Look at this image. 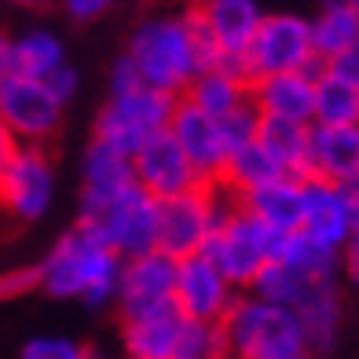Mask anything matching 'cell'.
Returning <instances> with one entry per match:
<instances>
[{
  "instance_id": "cell-1",
  "label": "cell",
  "mask_w": 359,
  "mask_h": 359,
  "mask_svg": "<svg viewBox=\"0 0 359 359\" xmlns=\"http://www.w3.org/2000/svg\"><path fill=\"white\" fill-rule=\"evenodd\" d=\"M41 290L52 297H74L88 308H110L118 293L121 257L107 242L77 224L41 260Z\"/></svg>"
},
{
  "instance_id": "cell-2",
  "label": "cell",
  "mask_w": 359,
  "mask_h": 359,
  "mask_svg": "<svg viewBox=\"0 0 359 359\" xmlns=\"http://www.w3.org/2000/svg\"><path fill=\"white\" fill-rule=\"evenodd\" d=\"M172 107H176V95L143 81L140 70L133 67V59L121 55L110 70V100L100 110V118H95L92 136L133 154L151 133L169 125Z\"/></svg>"
},
{
  "instance_id": "cell-3",
  "label": "cell",
  "mask_w": 359,
  "mask_h": 359,
  "mask_svg": "<svg viewBox=\"0 0 359 359\" xmlns=\"http://www.w3.org/2000/svg\"><path fill=\"white\" fill-rule=\"evenodd\" d=\"M227 355L242 359H301L308 355L301 316L290 304L264 301L257 293H242L220 319Z\"/></svg>"
},
{
  "instance_id": "cell-4",
  "label": "cell",
  "mask_w": 359,
  "mask_h": 359,
  "mask_svg": "<svg viewBox=\"0 0 359 359\" xmlns=\"http://www.w3.org/2000/svg\"><path fill=\"white\" fill-rule=\"evenodd\" d=\"M125 55L133 59L143 81L180 95L187 88V81L202 70V52L194 41V29L187 11L184 15H154L143 19L133 37H128Z\"/></svg>"
},
{
  "instance_id": "cell-5",
  "label": "cell",
  "mask_w": 359,
  "mask_h": 359,
  "mask_svg": "<svg viewBox=\"0 0 359 359\" xmlns=\"http://www.w3.org/2000/svg\"><path fill=\"white\" fill-rule=\"evenodd\" d=\"M77 224L95 231L121 260L158 250V198L140 184H128L103 198H81Z\"/></svg>"
},
{
  "instance_id": "cell-6",
  "label": "cell",
  "mask_w": 359,
  "mask_h": 359,
  "mask_svg": "<svg viewBox=\"0 0 359 359\" xmlns=\"http://www.w3.org/2000/svg\"><path fill=\"white\" fill-rule=\"evenodd\" d=\"M235 205L238 194L224 184H194L180 194L158 198V250L172 260L198 253Z\"/></svg>"
},
{
  "instance_id": "cell-7",
  "label": "cell",
  "mask_w": 359,
  "mask_h": 359,
  "mask_svg": "<svg viewBox=\"0 0 359 359\" xmlns=\"http://www.w3.org/2000/svg\"><path fill=\"white\" fill-rule=\"evenodd\" d=\"M202 253L213 257L217 268L238 290H246L257 279V271L264 268L275 253V231L268 224H260L250 209L238 202L231 213L217 224V231L205 238Z\"/></svg>"
},
{
  "instance_id": "cell-8",
  "label": "cell",
  "mask_w": 359,
  "mask_h": 359,
  "mask_svg": "<svg viewBox=\"0 0 359 359\" xmlns=\"http://www.w3.org/2000/svg\"><path fill=\"white\" fill-rule=\"evenodd\" d=\"M55 198V165L44 143H19L0 165V209L15 220H41Z\"/></svg>"
},
{
  "instance_id": "cell-9",
  "label": "cell",
  "mask_w": 359,
  "mask_h": 359,
  "mask_svg": "<svg viewBox=\"0 0 359 359\" xmlns=\"http://www.w3.org/2000/svg\"><path fill=\"white\" fill-rule=\"evenodd\" d=\"M319 62L323 59H316L312 52V29H308L304 15L264 11L246 52L250 81L260 74H279V70H308V67H319Z\"/></svg>"
},
{
  "instance_id": "cell-10",
  "label": "cell",
  "mask_w": 359,
  "mask_h": 359,
  "mask_svg": "<svg viewBox=\"0 0 359 359\" xmlns=\"http://www.w3.org/2000/svg\"><path fill=\"white\" fill-rule=\"evenodd\" d=\"M62 110L67 103L48 88V81L22 74L0 77V118L19 143H48L62 125Z\"/></svg>"
},
{
  "instance_id": "cell-11",
  "label": "cell",
  "mask_w": 359,
  "mask_h": 359,
  "mask_svg": "<svg viewBox=\"0 0 359 359\" xmlns=\"http://www.w3.org/2000/svg\"><path fill=\"white\" fill-rule=\"evenodd\" d=\"M172 283H176V260L161 250H147L136 257L121 260L118 275V293H114V308L121 319H136L143 312H158L169 308L172 301Z\"/></svg>"
},
{
  "instance_id": "cell-12",
  "label": "cell",
  "mask_w": 359,
  "mask_h": 359,
  "mask_svg": "<svg viewBox=\"0 0 359 359\" xmlns=\"http://www.w3.org/2000/svg\"><path fill=\"white\" fill-rule=\"evenodd\" d=\"M238 297V286L217 268L209 253H187L176 260V283H172V301L184 316L194 319H224V312Z\"/></svg>"
},
{
  "instance_id": "cell-13",
  "label": "cell",
  "mask_w": 359,
  "mask_h": 359,
  "mask_svg": "<svg viewBox=\"0 0 359 359\" xmlns=\"http://www.w3.org/2000/svg\"><path fill=\"white\" fill-rule=\"evenodd\" d=\"M194 11L202 15L209 37L217 44V62L250 81L246 52L260 19H264L260 0H202V4H194Z\"/></svg>"
},
{
  "instance_id": "cell-14",
  "label": "cell",
  "mask_w": 359,
  "mask_h": 359,
  "mask_svg": "<svg viewBox=\"0 0 359 359\" xmlns=\"http://www.w3.org/2000/svg\"><path fill=\"white\" fill-rule=\"evenodd\" d=\"M169 133L180 143V151L187 154L202 184H220L224 161H227V143L220 133V121L213 114H205L202 107H194L191 100L176 95V107L169 114Z\"/></svg>"
},
{
  "instance_id": "cell-15",
  "label": "cell",
  "mask_w": 359,
  "mask_h": 359,
  "mask_svg": "<svg viewBox=\"0 0 359 359\" xmlns=\"http://www.w3.org/2000/svg\"><path fill=\"white\" fill-rule=\"evenodd\" d=\"M133 180L147 194H154V198H169V194H180L194 184H202L169 128L151 133L133 151Z\"/></svg>"
},
{
  "instance_id": "cell-16",
  "label": "cell",
  "mask_w": 359,
  "mask_h": 359,
  "mask_svg": "<svg viewBox=\"0 0 359 359\" xmlns=\"http://www.w3.org/2000/svg\"><path fill=\"white\" fill-rule=\"evenodd\" d=\"M352 205H348V191L345 184L323 176H304V217H301V231L312 235L330 246H345L352 235Z\"/></svg>"
},
{
  "instance_id": "cell-17",
  "label": "cell",
  "mask_w": 359,
  "mask_h": 359,
  "mask_svg": "<svg viewBox=\"0 0 359 359\" xmlns=\"http://www.w3.org/2000/svg\"><path fill=\"white\" fill-rule=\"evenodd\" d=\"M319 67L308 70H279V74H260L250 81V103L260 114H279V118H297L312 121V92H316V74Z\"/></svg>"
},
{
  "instance_id": "cell-18",
  "label": "cell",
  "mask_w": 359,
  "mask_h": 359,
  "mask_svg": "<svg viewBox=\"0 0 359 359\" xmlns=\"http://www.w3.org/2000/svg\"><path fill=\"white\" fill-rule=\"evenodd\" d=\"M308 176H323V180H334V184H352V180H359V121L355 125L312 121Z\"/></svg>"
},
{
  "instance_id": "cell-19",
  "label": "cell",
  "mask_w": 359,
  "mask_h": 359,
  "mask_svg": "<svg viewBox=\"0 0 359 359\" xmlns=\"http://www.w3.org/2000/svg\"><path fill=\"white\" fill-rule=\"evenodd\" d=\"M238 202L246 205L260 224H268L275 235L297 231L301 217H304V176L279 172V176H271L268 184L238 194Z\"/></svg>"
},
{
  "instance_id": "cell-20",
  "label": "cell",
  "mask_w": 359,
  "mask_h": 359,
  "mask_svg": "<svg viewBox=\"0 0 359 359\" xmlns=\"http://www.w3.org/2000/svg\"><path fill=\"white\" fill-rule=\"evenodd\" d=\"M297 316H301V330H304L308 355H330L337 348V337H341V297H337V283L312 286L297 301Z\"/></svg>"
},
{
  "instance_id": "cell-21",
  "label": "cell",
  "mask_w": 359,
  "mask_h": 359,
  "mask_svg": "<svg viewBox=\"0 0 359 359\" xmlns=\"http://www.w3.org/2000/svg\"><path fill=\"white\" fill-rule=\"evenodd\" d=\"M180 312L176 304L158 308V312H143L136 319H121V345L136 359H172L176 334H180Z\"/></svg>"
},
{
  "instance_id": "cell-22",
  "label": "cell",
  "mask_w": 359,
  "mask_h": 359,
  "mask_svg": "<svg viewBox=\"0 0 359 359\" xmlns=\"http://www.w3.org/2000/svg\"><path fill=\"white\" fill-rule=\"evenodd\" d=\"M286 260L290 268H297L308 283H337L341 279V250L330 242H319L312 235H304L301 227L286 235H275V253Z\"/></svg>"
},
{
  "instance_id": "cell-23",
  "label": "cell",
  "mask_w": 359,
  "mask_h": 359,
  "mask_svg": "<svg viewBox=\"0 0 359 359\" xmlns=\"http://www.w3.org/2000/svg\"><path fill=\"white\" fill-rule=\"evenodd\" d=\"M128 184H136L133 154H125L114 143L92 136L85 161H81V198H103V194H114Z\"/></svg>"
},
{
  "instance_id": "cell-24",
  "label": "cell",
  "mask_w": 359,
  "mask_h": 359,
  "mask_svg": "<svg viewBox=\"0 0 359 359\" xmlns=\"http://www.w3.org/2000/svg\"><path fill=\"white\" fill-rule=\"evenodd\" d=\"M180 95L191 100L194 107H202L205 114H213V118H224L227 110H235L238 103L250 100V81L235 70L220 67V62H209V67H202L187 81V88Z\"/></svg>"
},
{
  "instance_id": "cell-25",
  "label": "cell",
  "mask_w": 359,
  "mask_h": 359,
  "mask_svg": "<svg viewBox=\"0 0 359 359\" xmlns=\"http://www.w3.org/2000/svg\"><path fill=\"white\" fill-rule=\"evenodd\" d=\"M257 140L264 151L293 176H308V140H312V121L279 118V114H260Z\"/></svg>"
},
{
  "instance_id": "cell-26",
  "label": "cell",
  "mask_w": 359,
  "mask_h": 359,
  "mask_svg": "<svg viewBox=\"0 0 359 359\" xmlns=\"http://www.w3.org/2000/svg\"><path fill=\"white\" fill-rule=\"evenodd\" d=\"M279 172H286V169L264 151V143L250 140V143L235 147V151H227L220 184H224L227 191H235V194H246V191H253V187H260V184H268V180L279 176Z\"/></svg>"
},
{
  "instance_id": "cell-27",
  "label": "cell",
  "mask_w": 359,
  "mask_h": 359,
  "mask_svg": "<svg viewBox=\"0 0 359 359\" xmlns=\"http://www.w3.org/2000/svg\"><path fill=\"white\" fill-rule=\"evenodd\" d=\"M312 121L319 125H355L359 121V88L341 81L330 70L316 74V92H312Z\"/></svg>"
},
{
  "instance_id": "cell-28",
  "label": "cell",
  "mask_w": 359,
  "mask_h": 359,
  "mask_svg": "<svg viewBox=\"0 0 359 359\" xmlns=\"http://www.w3.org/2000/svg\"><path fill=\"white\" fill-rule=\"evenodd\" d=\"M308 29H312V52L316 59H330L341 48H348L359 37V11L352 4H330L319 8L316 19H308Z\"/></svg>"
},
{
  "instance_id": "cell-29",
  "label": "cell",
  "mask_w": 359,
  "mask_h": 359,
  "mask_svg": "<svg viewBox=\"0 0 359 359\" xmlns=\"http://www.w3.org/2000/svg\"><path fill=\"white\" fill-rule=\"evenodd\" d=\"M62 62H67V48H62V41L55 34H48V29H34V34L11 41V74L44 81Z\"/></svg>"
},
{
  "instance_id": "cell-30",
  "label": "cell",
  "mask_w": 359,
  "mask_h": 359,
  "mask_svg": "<svg viewBox=\"0 0 359 359\" xmlns=\"http://www.w3.org/2000/svg\"><path fill=\"white\" fill-rule=\"evenodd\" d=\"M312 286H323V283H308L304 275L297 268H290L286 260L279 257H271L264 268L257 271V279L246 286L253 290L257 297H264V301H275V304H290V308H297V301L304 297Z\"/></svg>"
},
{
  "instance_id": "cell-31",
  "label": "cell",
  "mask_w": 359,
  "mask_h": 359,
  "mask_svg": "<svg viewBox=\"0 0 359 359\" xmlns=\"http://www.w3.org/2000/svg\"><path fill=\"white\" fill-rule=\"evenodd\" d=\"M213 355H227L220 323L217 319L184 316V319H180V334H176L172 359H213Z\"/></svg>"
},
{
  "instance_id": "cell-32",
  "label": "cell",
  "mask_w": 359,
  "mask_h": 359,
  "mask_svg": "<svg viewBox=\"0 0 359 359\" xmlns=\"http://www.w3.org/2000/svg\"><path fill=\"white\" fill-rule=\"evenodd\" d=\"M220 121V133H224V143H227V151H235V147L242 143H250L257 140V125H260V110L246 100V103H238L235 110H227Z\"/></svg>"
},
{
  "instance_id": "cell-33",
  "label": "cell",
  "mask_w": 359,
  "mask_h": 359,
  "mask_svg": "<svg viewBox=\"0 0 359 359\" xmlns=\"http://www.w3.org/2000/svg\"><path fill=\"white\" fill-rule=\"evenodd\" d=\"M22 355L26 359H81L85 348L70 337H37L22 348Z\"/></svg>"
},
{
  "instance_id": "cell-34",
  "label": "cell",
  "mask_w": 359,
  "mask_h": 359,
  "mask_svg": "<svg viewBox=\"0 0 359 359\" xmlns=\"http://www.w3.org/2000/svg\"><path fill=\"white\" fill-rule=\"evenodd\" d=\"M41 286V268H15L0 275V301H11V297H22V293L37 290Z\"/></svg>"
},
{
  "instance_id": "cell-35",
  "label": "cell",
  "mask_w": 359,
  "mask_h": 359,
  "mask_svg": "<svg viewBox=\"0 0 359 359\" xmlns=\"http://www.w3.org/2000/svg\"><path fill=\"white\" fill-rule=\"evenodd\" d=\"M323 67L330 70V74H337L341 81H348L352 88H359V37H355L348 48H341L337 55H330Z\"/></svg>"
},
{
  "instance_id": "cell-36",
  "label": "cell",
  "mask_w": 359,
  "mask_h": 359,
  "mask_svg": "<svg viewBox=\"0 0 359 359\" xmlns=\"http://www.w3.org/2000/svg\"><path fill=\"white\" fill-rule=\"evenodd\" d=\"M62 8H67V15L74 22H95L100 15H107L118 0H59Z\"/></svg>"
},
{
  "instance_id": "cell-37",
  "label": "cell",
  "mask_w": 359,
  "mask_h": 359,
  "mask_svg": "<svg viewBox=\"0 0 359 359\" xmlns=\"http://www.w3.org/2000/svg\"><path fill=\"white\" fill-rule=\"evenodd\" d=\"M44 81H48V88H52L62 103H70L74 95H77V85H81V77H77V70L70 67V62H62V67H55V70L48 74Z\"/></svg>"
},
{
  "instance_id": "cell-38",
  "label": "cell",
  "mask_w": 359,
  "mask_h": 359,
  "mask_svg": "<svg viewBox=\"0 0 359 359\" xmlns=\"http://www.w3.org/2000/svg\"><path fill=\"white\" fill-rule=\"evenodd\" d=\"M341 275L348 279L352 290H359V227H352L348 242L341 246Z\"/></svg>"
},
{
  "instance_id": "cell-39",
  "label": "cell",
  "mask_w": 359,
  "mask_h": 359,
  "mask_svg": "<svg viewBox=\"0 0 359 359\" xmlns=\"http://www.w3.org/2000/svg\"><path fill=\"white\" fill-rule=\"evenodd\" d=\"M15 147H19V140H15V133L4 125V118H0V165H4V158L15 151Z\"/></svg>"
},
{
  "instance_id": "cell-40",
  "label": "cell",
  "mask_w": 359,
  "mask_h": 359,
  "mask_svg": "<svg viewBox=\"0 0 359 359\" xmlns=\"http://www.w3.org/2000/svg\"><path fill=\"white\" fill-rule=\"evenodd\" d=\"M11 74V41L0 34V77Z\"/></svg>"
},
{
  "instance_id": "cell-41",
  "label": "cell",
  "mask_w": 359,
  "mask_h": 359,
  "mask_svg": "<svg viewBox=\"0 0 359 359\" xmlns=\"http://www.w3.org/2000/svg\"><path fill=\"white\" fill-rule=\"evenodd\" d=\"M22 4H29V8H52V4H59V0H22Z\"/></svg>"
},
{
  "instance_id": "cell-42",
  "label": "cell",
  "mask_w": 359,
  "mask_h": 359,
  "mask_svg": "<svg viewBox=\"0 0 359 359\" xmlns=\"http://www.w3.org/2000/svg\"><path fill=\"white\" fill-rule=\"evenodd\" d=\"M330 4H348V0H319V8H330Z\"/></svg>"
},
{
  "instance_id": "cell-43",
  "label": "cell",
  "mask_w": 359,
  "mask_h": 359,
  "mask_svg": "<svg viewBox=\"0 0 359 359\" xmlns=\"http://www.w3.org/2000/svg\"><path fill=\"white\" fill-rule=\"evenodd\" d=\"M348 4H352V8H355V11H359V0H348Z\"/></svg>"
},
{
  "instance_id": "cell-44",
  "label": "cell",
  "mask_w": 359,
  "mask_h": 359,
  "mask_svg": "<svg viewBox=\"0 0 359 359\" xmlns=\"http://www.w3.org/2000/svg\"><path fill=\"white\" fill-rule=\"evenodd\" d=\"M191 4H202V0H191Z\"/></svg>"
}]
</instances>
